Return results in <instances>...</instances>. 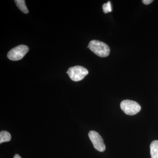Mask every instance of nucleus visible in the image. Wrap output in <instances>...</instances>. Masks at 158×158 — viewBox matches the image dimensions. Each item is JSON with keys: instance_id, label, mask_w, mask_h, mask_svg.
<instances>
[{"instance_id": "obj_7", "label": "nucleus", "mask_w": 158, "mask_h": 158, "mask_svg": "<svg viewBox=\"0 0 158 158\" xmlns=\"http://www.w3.org/2000/svg\"><path fill=\"white\" fill-rule=\"evenodd\" d=\"M15 2L17 5L18 8L23 12L25 14L28 13L29 11L26 6L25 1L24 0H16L15 1Z\"/></svg>"}, {"instance_id": "obj_9", "label": "nucleus", "mask_w": 158, "mask_h": 158, "mask_svg": "<svg viewBox=\"0 0 158 158\" xmlns=\"http://www.w3.org/2000/svg\"><path fill=\"white\" fill-rule=\"evenodd\" d=\"M102 9L105 13H107L112 11V6L110 1L103 4L102 6Z\"/></svg>"}, {"instance_id": "obj_8", "label": "nucleus", "mask_w": 158, "mask_h": 158, "mask_svg": "<svg viewBox=\"0 0 158 158\" xmlns=\"http://www.w3.org/2000/svg\"><path fill=\"white\" fill-rule=\"evenodd\" d=\"M11 135L6 131H2L0 132V144L3 142H8L11 140Z\"/></svg>"}, {"instance_id": "obj_10", "label": "nucleus", "mask_w": 158, "mask_h": 158, "mask_svg": "<svg viewBox=\"0 0 158 158\" xmlns=\"http://www.w3.org/2000/svg\"><path fill=\"white\" fill-rule=\"evenodd\" d=\"M153 2L152 0H143L142 1V2L144 3V5H149Z\"/></svg>"}, {"instance_id": "obj_6", "label": "nucleus", "mask_w": 158, "mask_h": 158, "mask_svg": "<svg viewBox=\"0 0 158 158\" xmlns=\"http://www.w3.org/2000/svg\"><path fill=\"white\" fill-rule=\"evenodd\" d=\"M150 154L152 158H158V141H153L151 144Z\"/></svg>"}, {"instance_id": "obj_4", "label": "nucleus", "mask_w": 158, "mask_h": 158, "mask_svg": "<svg viewBox=\"0 0 158 158\" xmlns=\"http://www.w3.org/2000/svg\"><path fill=\"white\" fill-rule=\"evenodd\" d=\"M29 50V48L27 45H19L9 51L7 56L12 61H18L22 59Z\"/></svg>"}, {"instance_id": "obj_1", "label": "nucleus", "mask_w": 158, "mask_h": 158, "mask_svg": "<svg viewBox=\"0 0 158 158\" xmlns=\"http://www.w3.org/2000/svg\"><path fill=\"white\" fill-rule=\"evenodd\" d=\"M88 48L95 55L101 57H106L110 53V48L107 44L98 40H92L89 43Z\"/></svg>"}, {"instance_id": "obj_2", "label": "nucleus", "mask_w": 158, "mask_h": 158, "mask_svg": "<svg viewBox=\"0 0 158 158\" xmlns=\"http://www.w3.org/2000/svg\"><path fill=\"white\" fill-rule=\"evenodd\" d=\"M121 110L128 115H134L140 112L141 107L136 102L130 100H125L120 103Z\"/></svg>"}, {"instance_id": "obj_3", "label": "nucleus", "mask_w": 158, "mask_h": 158, "mask_svg": "<svg viewBox=\"0 0 158 158\" xmlns=\"http://www.w3.org/2000/svg\"><path fill=\"white\" fill-rule=\"evenodd\" d=\"M67 73L72 81L77 82L83 80L88 74V71L85 67L77 65L69 69Z\"/></svg>"}, {"instance_id": "obj_11", "label": "nucleus", "mask_w": 158, "mask_h": 158, "mask_svg": "<svg viewBox=\"0 0 158 158\" xmlns=\"http://www.w3.org/2000/svg\"><path fill=\"white\" fill-rule=\"evenodd\" d=\"M22 158L18 154H16L15 156H14V158Z\"/></svg>"}, {"instance_id": "obj_5", "label": "nucleus", "mask_w": 158, "mask_h": 158, "mask_svg": "<svg viewBox=\"0 0 158 158\" xmlns=\"http://www.w3.org/2000/svg\"><path fill=\"white\" fill-rule=\"evenodd\" d=\"M88 136L95 149L101 152L105 151L106 146L104 143L103 139L99 133L95 131H90L88 134Z\"/></svg>"}]
</instances>
